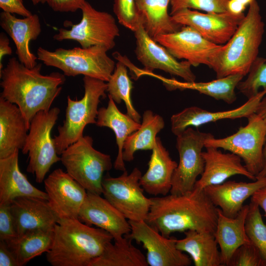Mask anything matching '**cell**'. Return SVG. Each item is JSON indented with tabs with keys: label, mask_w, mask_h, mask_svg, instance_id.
<instances>
[{
	"label": "cell",
	"mask_w": 266,
	"mask_h": 266,
	"mask_svg": "<svg viewBox=\"0 0 266 266\" xmlns=\"http://www.w3.org/2000/svg\"><path fill=\"white\" fill-rule=\"evenodd\" d=\"M41 64L33 68L27 67L12 57L0 71V97L18 107L29 130L31 121L37 112L51 108L66 81L65 75L59 72L41 74Z\"/></svg>",
	"instance_id": "6da1fadb"
},
{
	"label": "cell",
	"mask_w": 266,
	"mask_h": 266,
	"mask_svg": "<svg viewBox=\"0 0 266 266\" xmlns=\"http://www.w3.org/2000/svg\"><path fill=\"white\" fill-rule=\"evenodd\" d=\"M145 221L163 235L169 237L188 230L215 233L218 209L203 189L196 188L181 195L150 198Z\"/></svg>",
	"instance_id": "7a4b0ae2"
},
{
	"label": "cell",
	"mask_w": 266,
	"mask_h": 266,
	"mask_svg": "<svg viewBox=\"0 0 266 266\" xmlns=\"http://www.w3.org/2000/svg\"><path fill=\"white\" fill-rule=\"evenodd\" d=\"M112 240L106 231L92 227L78 219L59 220L54 228L46 259L53 266H88Z\"/></svg>",
	"instance_id": "3957f363"
},
{
	"label": "cell",
	"mask_w": 266,
	"mask_h": 266,
	"mask_svg": "<svg viewBox=\"0 0 266 266\" xmlns=\"http://www.w3.org/2000/svg\"><path fill=\"white\" fill-rule=\"evenodd\" d=\"M264 32L260 6L257 0H253L234 34L212 58L209 67L215 71L216 78L248 74L258 57Z\"/></svg>",
	"instance_id": "277c9868"
},
{
	"label": "cell",
	"mask_w": 266,
	"mask_h": 266,
	"mask_svg": "<svg viewBox=\"0 0 266 266\" xmlns=\"http://www.w3.org/2000/svg\"><path fill=\"white\" fill-rule=\"evenodd\" d=\"M107 51L100 45L59 48L53 51L40 47L37 49V57L46 66L62 70L65 76L83 75L107 82L115 67V63L107 55Z\"/></svg>",
	"instance_id": "5b68a950"
},
{
	"label": "cell",
	"mask_w": 266,
	"mask_h": 266,
	"mask_svg": "<svg viewBox=\"0 0 266 266\" xmlns=\"http://www.w3.org/2000/svg\"><path fill=\"white\" fill-rule=\"evenodd\" d=\"M84 94L80 100L67 97L65 118L58 127V134L54 138L58 155L83 136L85 127L96 124L98 105L101 98L106 97L107 85L105 81L85 76L83 78Z\"/></svg>",
	"instance_id": "8992f818"
},
{
	"label": "cell",
	"mask_w": 266,
	"mask_h": 266,
	"mask_svg": "<svg viewBox=\"0 0 266 266\" xmlns=\"http://www.w3.org/2000/svg\"><path fill=\"white\" fill-rule=\"evenodd\" d=\"M93 139L83 135L67 147L61 155L66 172L87 192L102 194L103 174L111 169L110 156L96 150Z\"/></svg>",
	"instance_id": "52a82bcc"
},
{
	"label": "cell",
	"mask_w": 266,
	"mask_h": 266,
	"mask_svg": "<svg viewBox=\"0 0 266 266\" xmlns=\"http://www.w3.org/2000/svg\"><path fill=\"white\" fill-rule=\"evenodd\" d=\"M60 110L55 107L40 111L33 117L23 154H28L27 171L35 175L36 182L44 181L51 166L61 161L58 155L51 132L58 119Z\"/></svg>",
	"instance_id": "ba28073f"
},
{
	"label": "cell",
	"mask_w": 266,
	"mask_h": 266,
	"mask_svg": "<svg viewBox=\"0 0 266 266\" xmlns=\"http://www.w3.org/2000/svg\"><path fill=\"white\" fill-rule=\"evenodd\" d=\"M246 126L224 138L207 139L204 147L223 149L238 156L246 169L255 177L264 167V148L266 140V123L255 112L247 118Z\"/></svg>",
	"instance_id": "9c48e42d"
},
{
	"label": "cell",
	"mask_w": 266,
	"mask_h": 266,
	"mask_svg": "<svg viewBox=\"0 0 266 266\" xmlns=\"http://www.w3.org/2000/svg\"><path fill=\"white\" fill-rule=\"evenodd\" d=\"M82 16L79 23L72 24L66 21L70 29L60 28L53 38L58 41L72 40L78 42L81 47L100 45L108 51L115 45V39L120 35L115 18L110 13L94 8L86 1L80 8Z\"/></svg>",
	"instance_id": "30bf717a"
},
{
	"label": "cell",
	"mask_w": 266,
	"mask_h": 266,
	"mask_svg": "<svg viewBox=\"0 0 266 266\" xmlns=\"http://www.w3.org/2000/svg\"><path fill=\"white\" fill-rule=\"evenodd\" d=\"M141 172L135 167L128 174L126 170L117 177H103L104 198L130 221H145L150 209L151 200L143 194L139 180Z\"/></svg>",
	"instance_id": "8fae6325"
},
{
	"label": "cell",
	"mask_w": 266,
	"mask_h": 266,
	"mask_svg": "<svg viewBox=\"0 0 266 266\" xmlns=\"http://www.w3.org/2000/svg\"><path fill=\"white\" fill-rule=\"evenodd\" d=\"M176 136L179 161L173 174L170 193L181 195L192 191L197 177L202 173L204 161L202 150L205 140L214 135L188 127Z\"/></svg>",
	"instance_id": "7c38bea8"
},
{
	"label": "cell",
	"mask_w": 266,
	"mask_h": 266,
	"mask_svg": "<svg viewBox=\"0 0 266 266\" xmlns=\"http://www.w3.org/2000/svg\"><path fill=\"white\" fill-rule=\"evenodd\" d=\"M131 231L126 237L142 243L147 250L146 261L150 266H189L191 258L178 250L177 238L166 237L145 221H130Z\"/></svg>",
	"instance_id": "4fadbf2b"
},
{
	"label": "cell",
	"mask_w": 266,
	"mask_h": 266,
	"mask_svg": "<svg viewBox=\"0 0 266 266\" xmlns=\"http://www.w3.org/2000/svg\"><path fill=\"white\" fill-rule=\"evenodd\" d=\"M133 32L136 57L144 66L146 73L160 69L180 77L185 81H195L196 76L191 70L190 63L187 61H178L165 47L155 41L145 30L140 18Z\"/></svg>",
	"instance_id": "5bb4252c"
},
{
	"label": "cell",
	"mask_w": 266,
	"mask_h": 266,
	"mask_svg": "<svg viewBox=\"0 0 266 266\" xmlns=\"http://www.w3.org/2000/svg\"><path fill=\"white\" fill-rule=\"evenodd\" d=\"M244 13H203L191 9H183L171 15L174 23L192 27L207 40L218 44L227 43L245 17Z\"/></svg>",
	"instance_id": "9a60e30c"
},
{
	"label": "cell",
	"mask_w": 266,
	"mask_h": 266,
	"mask_svg": "<svg viewBox=\"0 0 266 266\" xmlns=\"http://www.w3.org/2000/svg\"><path fill=\"white\" fill-rule=\"evenodd\" d=\"M44 183L48 204L58 220L78 219L87 195L86 189L59 168L53 171Z\"/></svg>",
	"instance_id": "2e32d148"
},
{
	"label": "cell",
	"mask_w": 266,
	"mask_h": 266,
	"mask_svg": "<svg viewBox=\"0 0 266 266\" xmlns=\"http://www.w3.org/2000/svg\"><path fill=\"white\" fill-rule=\"evenodd\" d=\"M154 40L175 58L184 59L194 66L205 65L210 67L212 58L222 45L207 40L194 29L186 26L177 32L159 35Z\"/></svg>",
	"instance_id": "e0dca14e"
},
{
	"label": "cell",
	"mask_w": 266,
	"mask_h": 266,
	"mask_svg": "<svg viewBox=\"0 0 266 266\" xmlns=\"http://www.w3.org/2000/svg\"><path fill=\"white\" fill-rule=\"evenodd\" d=\"M266 95V89H263L248 99L242 105L225 111L211 112L196 106L186 108L171 116V132L177 136L188 127H198L223 119L247 118L255 112L259 103Z\"/></svg>",
	"instance_id": "ac0fdd59"
},
{
	"label": "cell",
	"mask_w": 266,
	"mask_h": 266,
	"mask_svg": "<svg viewBox=\"0 0 266 266\" xmlns=\"http://www.w3.org/2000/svg\"><path fill=\"white\" fill-rule=\"evenodd\" d=\"M78 219L89 226L101 228L118 239L130 233L129 221L100 195L87 192L79 212Z\"/></svg>",
	"instance_id": "d6986e66"
},
{
	"label": "cell",
	"mask_w": 266,
	"mask_h": 266,
	"mask_svg": "<svg viewBox=\"0 0 266 266\" xmlns=\"http://www.w3.org/2000/svg\"><path fill=\"white\" fill-rule=\"evenodd\" d=\"M205 148L206 150L202 152L204 161V170L194 188L204 189L208 186L222 183L235 175H243L253 181L256 180L237 155L230 152L223 153L214 147Z\"/></svg>",
	"instance_id": "ffe728a7"
},
{
	"label": "cell",
	"mask_w": 266,
	"mask_h": 266,
	"mask_svg": "<svg viewBox=\"0 0 266 266\" xmlns=\"http://www.w3.org/2000/svg\"><path fill=\"white\" fill-rule=\"evenodd\" d=\"M17 236L36 230H53L58 219L47 200L21 197L10 204Z\"/></svg>",
	"instance_id": "44dd1931"
},
{
	"label": "cell",
	"mask_w": 266,
	"mask_h": 266,
	"mask_svg": "<svg viewBox=\"0 0 266 266\" xmlns=\"http://www.w3.org/2000/svg\"><path fill=\"white\" fill-rule=\"evenodd\" d=\"M0 25L14 42L18 60L27 67H34L38 59L31 52L30 43L36 39L41 32L38 16L33 14L18 18L14 14L2 11L0 14Z\"/></svg>",
	"instance_id": "7402d4cb"
},
{
	"label": "cell",
	"mask_w": 266,
	"mask_h": 266,
	"mask_svg": "<svg viewBox=\"0 0 266 266\" xmlns=\"http://www.w3.org/2000/svg\"><path fill=\"white\" fill-rule=\"evenodd\" d=\"M266 186V180L257 179L251 182L226 181L208 186L203 190L213 204L226 216L235 217L245 201L259 189Z\"/></svg>",
	"instance_id": "603a6c76"
},
{
	"label": "cell",
	"mask_w": 266,
	"mask_h": 266,
	"mask_svg": "<svg viewBox=\"0 0 266 266\" xmlns=\"http://www.w3.org/2000/svg\"><path fill=\"white\" fill-rule=\"evenodd\" d=\"M19 151L0 159V204H10L17 198L36 197L48 200L47 194L34 187L20 170Z\"/></svg>",
	"instance_id": "cb8c5ba5"
},
{
	"label": "cell",
	"mask_w": 266,
	"mask_h": 266,
	"mask_svg": "<svg viewBox=\"0 0 266 266\" xmlns=\"http://www.w3.org/2000/svg\"><path fill=\"white\" fill-rule=\"evenodd\" d=\"M152 150L148 168L141 176L139 183L144 191L150 195L166 196L170 193L173 174L178 164L172 160L160 137H156Z\"/></svg>",
	"instance_id": "d4e9b609"
},
{
	"label": "cell",
	"mask_w": 266,
	"mask_h": 266,
	"mask_svg": "<svg viewBox=\"0 0 266 266\" xmlns=\"http://www.w3.org/2000/svg\"><path fill=\"white\" fill-rule=\"evenodd\" d=\"M28 131L26 120L18 107L0 97V159L22 150Z\"/></svg>",
	"instance_id": "484cf974"
},
{
	"label": "cell",
	"mask_w": 266,
	"mask_h": 266,
	"mask_svg": "<svg viewBox=\"0 0 266 266\" xmlns=\"http://www.w3.org/2000/svg\"><path fill=\"white\" fill-rule=\"evenodd\" d=\"M249 204L244 205L234 218L226 216L218 209V219L214 233L220 247L223 266H228L235 251L242 245L250 243L245 231V220Z\"/></svg>",
	"instance_id": "4316f807"
},
{
	"label": "cell",
	"mask_w": 266,
	"mask_h": 266,
	"mask_svg": "<svg viewBox=\"0 0 266 266\" xmlns=\"http://www.w3.org/2000/svg\"><path fill=\"white\" fill-rule=\"evenodd\" d=\"M185 237L177 239L176 246L189 254L195 266H223L220 251L214 233L188 230Z\"/></svg>",
	"instance_id": "83f0119b"
},
{
	"label": "cell",
	"mask_w": 266,
	"mask_h": 266,
	"mask_svg": "<svg viewBox=\"0 0 266 266\" xmlns=\"http://www.w3.org/2000/svg\"><path fill=\"white\" fill-rule=\"evenodd\" d=\"M96 124L99 127H108L114 132L118 151L114 167L118 170H126L123 159L124 142L128 136L139 129L141 124L136 122L127 114L122 113L114 101L108 96L107 107H102L99 109Z\"/></svg>",
	"instance_id": "f1b7e54d"
},
{
	"label": "cell",
	"mask_w": 266,
	"mask_h": 266,
	"mask_svg": "<svg viewBox=\"0 0 266 266\" xmlns=\"http://www.w3.org/2000/svg\"><path fill=\"white\" fill-rule=\"evenodd\" d=\"M135 1L143 26L153 39L159 35L177 32L182 27L172 21L168 13L171 0Z\"/></svg>",
	"instance_id": "f546056e"
},
{
	"label": "cell",
	"mask_w": 266,
	"mask_h": 266,
	"mask_svg": "<svg viewBox=\"0 0 266 266\" xmlns=\"http://www.w3.org/2000/svg\"><path fill=\"white\" fill-rule=\"evenodd\" d=\"M244 76L233 74L206 82H180L174 79H163L167 89H190L207 95L217 100H221L228 104L236 100L235 90Z\"/></svg>",
	"instance_id": "4dcf8cb0"
},
{
	"label": "cell",
	"mask_w": 266,
	"mask_h": 266,
	"mask_svg": "<svg viewBox=\"0 0 266 266\" xmlns=\"http://www.w3.org/2000/svg\"><path fill=\"white\" fill-rule=\"evenodd\" d=\"M53 231L54 229L29 231L4 241L15 256L18 266H23L50 250Z\"/></svg>",
	"instance_id": "1f68e13d"
},
{
	"label": "cell",
	"mask_w": 266,
	"mask_h": 266,
	"mask_svg": "<svg viewBox=\"0 0 266 266\" xmlns=\"http://www.w3.org/2000/svg\"><path fill=\"white\" fill-rule=\"evenodd\" d=\"M165 127L163 117L146 110L143 114L141 126L126 138L123 147V159L131 162L134 154L138 150H152L156 140V135Z\"/></svg>",
	"instance_id": "d6a6232c"
},
{
	"label": "cell",
	"mask_w": 266,
	"mask_h": 266,
	"mask_svg": "<svg viewBox=\"0 0 266 266\" xmlns=\"http://www.w3.org/2000/svg\"><path fill=\"white\" fill-rule=\"evenodd\" d=\"M109 242L88 266H147L146 257L125 236Z\"/></svg>",
	"instance_id": "836d02e7"
},
{
	"label": "cell",
	"mask_w": 266,
	"mask_h": 266,
	"mask_svg": "<svg viewBox=\"0 0 266 266\" xmlns=\"http://www.w3.org/2000/svg\"><path fill=\"white\" fill-rule=\"evenodd\" d=\"M107 83L106 91L115 102L120 103L123 100L127 108V114L136 122L140 123L141 116L135 110L131 100L133 82L128 73L127 66L120 59Z\"/></svg>",
	"instance_id": "e575fe53"
},
{
	"label": "cell",
	"mask_w": 266,
	"mask_h": 266,
	"mask_svg": "<svg viewBox=\"0 0 266 266\" xmlns=\"http://www.w3.org/2000/svg\"><path fill=\"white\" fill-rule=\"evenodd\" d=\"M245 228L251 242L257 248L266 263V224L263 220L259 206L252 201L249 204Z\"/></svg>",
	"instance_id": "d590c367"
},
{
	"label": "cell",
	"mask_w": 266,
	"mask_h": 266,
	"mask_svg": "<svg viewBox=\"0 0 266 266\" xmlns=\"http://www.w3.org/2000/svg\"><path fill=\"white\" fill-rule=\"evenodd\" d=\"M266 60L257 57L247 77L238 84L236 89L248 99L256 95L260 88L266 89Z\"/></svg>",
	"instance_id": "8d00e7d4"
},
{
	"label": "cell",
	"mask_w": 266,
	"mask_h": 266,
	"mask_svg": "<svg viewBox=\"0 0 266 266\" xmlns=\"http://www.w3.org/2000/svg\"><path fill=\"white\" fill-rule=\"evenodd\" d=\"M229 0H171L170 15L183 9H194L206 13H222L228 11Z\"/></svg>",
	"instance_id": "74e56055"
},
{
	"label": "cell",
	"mask_w": 266,
	"mask_h": 266,
	"mask_svg": "<svg viewBox=\"0 0 266 266\" xmlns=\"http://www.w3.org/2000/svg\"><path fill=\"white\" fill-rule=\"evenodd\" d=\"M113 11L120 24L133 32L135 30L140 17L135 0H114Z\"/></svg>",
	"instance_id": "f35d334b"
},
{
	"label": "cell",
	"mask_w": 266,
	"mask_h": 266,
	"mask_svg": "<svg viewBox=\"0 0 266 266\" xmlns=\"http://www.w3.org/2000/svg\"><path fill=\"white\" fill-rule=\"evenodd\" d=\"M228 266H266L257 248L251 243L239 247L233 255Z\"/></svg>",
	"instance_id": "ab89813d"
},
{
	"label": "cell",
	"mask_w": 266,
	"mask_h": 266,
	"mask_svg": "<svg viewBox=\"0 0 266 266\" xmlns=\"http://www.w3.org/2000/svg\"><path fill=\"white\" fill-rule=\"evenodd\" d=\"M17 236L10 204H0V240Z\"/></svg>",
	"instance_id": "60d3db41"
},
{
	"label": "cell",
	"mask_w": 266,
	"mask_h": 266,
	"mask_svg": "<svg viewBox=\"0 0 266 266\" xmlns=\"http://www.w3.org/2000/svg\"><path fill=\"white\" fill-rule=\"evenodd\" d=\"M86 0H44L55 11L68 12H75L80 9Z\"/></svg>",
	"instance_id": "b9f144b4"
},
{
	"label": "cell",
	"mask_w": 266,
	"mask_h": 266,
	"mask_svg": "<svg viewBox=\"0 0 266 266\" xmlns=\"http://www.w3.org/2000/svg\"><path fill=\"white\" fill-rule=\"evenodd\" d=\"M0 7L3 11L27 17L33 14L24 5L23 0H0Z\"/></svg>",
	"instance_id": "7bdbcfd3"
},
{
	"label": "cell",
	"mask_w": 266,
	"mask_h": 266,
	"mask_svg": "<svg viewBox=\"0 0 266 266\" xmlns=\"http://www.w3.org/2000/svg\"><path fill=\"white\" fill-rule=\"evenodd\" d=\"M0 266H18L15 256L3 240H0Z\"/></svg>",
	"instance_id": "ee69618b"
},
{
	"label": "cell",
	"mask_w": 266,
	"mask_h": 266,
	"mask_svg": "<svg viewBox=\"0 0 266 266\" xmlns=\"http://www.w3.org/2000/svg\"><path fill=\"white\" fill-rule=\"evenodd\" d=\"M255 113L259 115L266 123V95L259 103ZM264 164L262 171L256 176L259 179L266 180V140L264 148Z\"/></svg>",
	"instance_id": "f6af8a7d"
},
{
	"label": "cell",
	"mask_w": 266,
	"mask_h": 266,
	"mask_svg": "<svg viewBox=\"0 0 266 266\" xmlns=\"http://www.w3.org/2000/svg\"><path fill=\"white\" fill-rule=\"evenodd\" d=\"M253 0H229L228 11L234 14H241Z\"/></svg>",
	"instance_id": "bcb514c9"
},
{
	"label": "cell",
	"mask_w": 266,
	"mask_h": 266,
	"mask_svg": "<svg viewBox=\"0 0 266 266\" xmlns=\"http://www.w3.org/2000/svg\"><path fill=\"white\" fill-rule=\"evenodd\" d=\"M9 40L3 33L0 34V71L3 67V58L5 55H11L12 51L9 46Z\"/></svg>",
	"instance_id": "7dc6e473"
},
{
	"label": "cell",
	"mask_w": 266,
	"mask_h": 266,
	"mask_svg": "<svg viewBox=\"0 0 266 266\" xmlns=\"http://www.w3.org/2000/svg\"><path fill=\"white\" fill-rule=\"evenodd\" d=\"M251 201L256 203L263 209L266 217V186L257 190L251 197Z\"/></svg>",
	"instance_id": "c3c4849f"
},
{
	"label": "cell",
	"mask_w": 266,
	"mask_h": 266,
	"mask_svg": "<svg viewBox=\"0 0 266 266\" xmlns=\"http://www.w3.org/2000/svg\"><path fill=\"white\" fill-rule=\"evenodd\" d=\"M34 5L44 3V0H30Z\"/></svg>",
	"instance_id": "681fc988"
}]
</instances>
